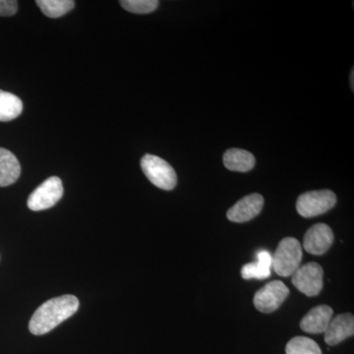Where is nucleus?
<instances>
[{
  "mask_svg": "<svg viewBox=\"0 0 354 354\" xmlns=\"http://www.w3.org/2000/svg\"><path fill=\"white\" fill-rule=\"evenodd\" d=\"M78 308L79 300L74 295H62L48 300L32 316L29 323L30 332L35 335L48 334L73 316Z\"/></svg>",
  "mask_w": 354,
  "mask_h": 354,
  "instance_id": "nucleus-1",
  "label": "nucleus"
},
{
  "mask_svg": "<svg viewBox=\"0 0 354 354\" xmlns=\"http://www.w3.org/2000/svg\"><path fill=\"white\" fill-rule=\"evenodd\" d=\"M302 247L293 237H286L279 242L274 256H272V269L281 277H290L301 266Z\"/></svg>",
  "mask_w": 354,
  "mask_h": 354,
  "instance_id": "nucleus-2",
  "label": "nucleus"
},
{
  "mask_svg": "<svg viewBox=\"0 0 354 354\" xmlns=\"http://www.w3.org/2000/svg\"><path fill=\"white\" fill-rule=\"evenodd\" d=\"M142 171L147 178L162 190H172L176 186V171L169 162L153 155H145L141 160Z\"/></svg>",
  "mask_w": 354,
  "mask_h": 354,
  "instance_id": "nucleus-3",
  "label": "nucleus"
},
{
  "mask_svg": "<svg viewBox=\"0 0 354 354\" xmlns=\"http://www.w3.org/2000/svg\"><path fill=\"white\" fill-rule=\"evenodd\" d=\"M337 204V196L330 190L310 191L298 197L297 209L304 218L323 215Z\"/></svg>",
  "mask_w": 354,
  "mask_h": 354,
  "instance_id": "nucleus-4",
  "label": "nucleus"
},
{
  "mask_svg": "<svg viewBox=\"0 0 354 354\" xmlns=\"http://www.w3.org/2000/svg\"><path fill=\"white\" fill-rule=\"evenodd\" d=\"M64 192L62 179L51 176L32 191L28 198V207L35 212L50 209L62 199Z\"/></svg>",
  "mask_w": 354,
  "mask_h": 354,
  "instance_id": "nucleus-5",
  "label": "nucleus"
},
{
  "mask_svg": "<svg viewBox=\"0 0 354 354\" xmlns=\"http://www.w3.org/2000/svg\"><path fill=\"white\" fill-rule=\"evenodd\" d=\"M323 269L315 262L300 266L292 274V283L300 292L316 297L323 288Z\"/></svg>",
  "mask_w": 354,
  "mask_h": 354,
  "instance_id": "nucleus-6",
  "label": "nucleus"
},
{
  "mask_svg": "<svg viewBox=\"0 0 354 354\" xmlns=\"http://www.w3.org/2000/svg\"><path fill=\"white\" fill-rule=\"evenodd\" d=\"M290 295L288 286L281 281H272L255 293L254 306L262 313H272L283 304Z\"/></svg>",
  "mask_w": 354,
  "mask_h": 354,
  "instance_id": "nucleus-7",
  "label": "nucleus"
},
{
  "mask_svg": "<svg viewBox=\"0 0 354 354\" xmlns=\"http://www.w3.org/2000/svg\"><path fill=\"white\" fill-rule=\"evenodd\" d=\"M332 228L325 223H317L304 235V248L312 255H323L334 243Z\"/></svg>",
  "mask_w": 354,
  "mask_h": 354,
  "instance_id": "nucleus-8",
  "label": "nucleus"
},
{
  "mask_svg": "<svg viewBox=\"0 0 354 354\" xmlns=\"http://www.w3.org/2000/svg\"><path fill=\"white\" fill-rule=\"evenodd\" d=\"M264 206V198L258 193L248 195L239 200L234 206L228 209V220L234 223H246L256 218Z\"/></svg>",
  "mask_w": 354,
  "mask_h": 354,
  "instance_id": "nucleus-9",
  "label": "nucleus"
},
{
  "mask_svg": "<svg viewBox=\"0 0 354 354\" xmlns=\"http://www.w3.org/2000/svg\"><path fill=\"white\" fill-rule=\"evenodd\" d=\"M354 334V317L353 314H339L332 318L325 330V342L329 346H337Z\"/></svg>",
  "mask_w": 354,
  "mask_h": 354,
  "instance_id": "nucleus-10",
  "label": "nucleus"
},
{
  "mask_svg": "<svg viewBox=\"0 0 354 354\" xmlns=\"http://www.w3.org/2000/svg\"><path fill=\"white\" fill-rule=\"evenodd\" d=\"M334 311L328 305H319L310 310L300 322V328L308 334H322L327 330Z\"/></svg>",
  "mask_w": 354,
  "mask_h": 354,
  "instance_id": "nucleus-11",
  "label": "nucleus"
},
{
  "mask_svg": "<svg viewBox=\"0 0 354 354\" xmlns=\"http://www.w3.org/2000/svg\"><path fill=\"white\" fill-rule=\"evenodd\" d=\"M21 174L18 158L10 151L0 148V187L12 185Z\"/></svg>",
  "mask_w": 354,
  "mask_h": 354,
  "instance_id": "nucleus-12",
  "label": "nucleus"
},
{
  "mask_svg": "<svg viewBox=\"0 0 354 354\" xmlns=\"http://www.w3.org/2000/svg\"><path fill=\"white\" fill-rule=\"evenodd\" d=\"M272 272V254L267 250L257 252V261L242 267L241 276L244 279H265L270 278Z\"/></svg>",
  "mask_w": 354,
  "mask_h": 354,
  "instance_id": "nucleus-13",
  "label": "nucleus"
},
{
  "mask_svg": "<svg viewBox=\"0 0 354 354\" xmlns=\"http://www.w3.org/2000/svg\"><path fill=\"white\" fill-rule=\"evenodd\" d=\"M255 164V157L252 153L242 149H230L223 153V165L232 171H250Z\"/></svg>",
  "mask_w": 354,
  "mask_h": 354,
  "instance_id": "nucleus-14",
  "label": "nucleus"
},
{
  "mask_svg": "<svg viewBox=\"0 0 354 354\" xmlns=\"http://www.w3.org/2000/svg\"><path fill=\"white\" fill-rule=\"evenodd\" d=\"M23 102L17 95L0 91V121L7 122L22 113Z\"/></svg>",
  "mask_w": 354,
  "mask_h": 354,
  "instance_id": "nucleus-15",
  "label": "nucleus"
},
{
  "mask_svg": "<svg viewBox=\"0 0 354 354\" xmlns=\"http://www.w3.org/2000/svg\"><path fill=\"white\" fill-rule=\"evenodd\" d=\"M36 3L41 12L50 18L62 17L75 7V1L72 0H37Z\"/></svg>",
  "mask_w": 354,
  "mask_h": 354,
  "instance_id": "nucleus-16",
  "label": "nucleus"
},
{
  "mask_svg": "<svg viewBox=\"0 0 354 354\" xmlns=\"http://www.w3.org/2000/svg\"><path fill=\"white\" fill-rule=\"evenodd\" d=\"M286 354H322L316 342L307 337H295L286 344Z\"/></svg>",
  "mask_w": 354,
  "mask_h": 354,
  "instance_id": "nucleus-17",
  "label": "nucleus"
},
{
  "mask_svg": "<svg viewBox=\"0 0 354 354\" xmlns=\"http://www.w3.org/2000/svg\"><path fill=\"white\" fill-rule=\"evenodd\" d=\"M120 6L128 12L148 14L158 8V0H121Z\"/></svg>",
  "mask_w": 354,
  "mask_h": 354,
  "instance_id": "nucleus-18",
  "label": "nucleus"
},
{
  "mask_svg": "<svg viewBox=\"0 0 354 354\" xmlns=\"http://www.w3.org/2000/svg\"><path fill=\"white\" fill-rule=\"evenodd\" d=\"M18 10V2L15 0H0V16L9 17L15 15Z\"/></svg>",
  "mask_w": 354,
  "mask_h": 354,
  "instance_id": "nucleus-19",
  "label": "nucleus"
},
{
  "mask_svg": "<svg viewBox=\"0 0 354 354\" xmlns=\"http://www.w3.org/2000/svg\"><path fill=\"white\" fill-rule=\"evenodd\" d=\"M351 88H353H353H354V69L353 68V70H351Z\"/></svg>",
  "mask_w": 354,
  "mask_h": 354,
  "instance_id": "nucleus-20",
  "label": "nucleus"
}]
</instances>
